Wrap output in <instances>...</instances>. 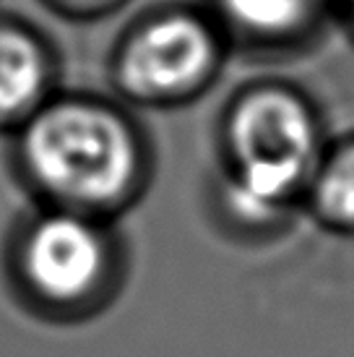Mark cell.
I'll use <instances>...</instances> for the list:
<instances>
[{
    "mask_svg": "<svg viewBox=\"0 0 354 357\" xmlns=\"http://www.w3.org/2000/svg\"><path fill=\"white\" fill-rule=\"evenodd\" d=\"M6 274L31 316L84 324L118 300L128 268L107 219L47 206L16 232Z\"/></svg>",
    "mask_w": 354,
    "mask_h": 357,
    "instance_id": "1",
    "label": "cell"
},
{
    "mask_svg": "<svg viewBox=\"0 0 354 357\" xmlns=\"http://www.w3.org/2000/svg\"><path fill=\"white\" fill-rule=\"evenodd\" d=\"M21 159L52 208L109 219L141 185V151L128 126L88 102L42 109L24 130Z\"/></svg>",
    "mask_w": 354,
    "mask_h": 357,
    "instance_id": "2",
    "label": "cell"
},
{
    "mask_svg": "<svg viewBox=\"0 0 354 357\" xmlns=\"http://www.w3.org/2000/svg\"><path fill=\"white\" fill-rule=\"evenodd\" d=\"M229 175L222 204L247 235H268L307 196L321 165L318 128L302 100L286 91H258L237 105L229 123Z\"/></svg>",
    "mask_w": 354,
    "mask_h": 357,
    "instance_id": "3",
    "label": "cell"
},
{
    "mask_svg": "<svg viewBox=\"0 0 354 357\" xmlns=\"http://www.w3.org/2000/svg\"><path fill=\"white\" fill-rule=\"evenodd\" d=\"M214 37L193 16L175 13L146 24L120 58V79L125 89L157 100L175 97L206 79L214 66Z\"/></svg>",
    "mask_w": 354,
    "mask_h": 357,
    "instance_id": "4",
    "label": "cell"
},
{
    "mask_svg": "<svg viewBox=\"0 0 354 357\" xmlns=\"http://www.w3.org/2000/svg\"><path fill=\"white\" fill-rule=\"evenodd\" d=\"M305 199L325 229L354 238V141L321 159Z\"/></svg>",
    "mask_w": 354,
    "mask_h": 357,
    "instance_id": "5",
    "label": "cell"
},
{
    "mask_svg": "<svg viewBox=\"0 0 354 357\" xmlns=\"http://www.w3.org/2000/svg\"><path fill=\"white\" fill-rule=\"evenodd\" d=\"M42 86L45 58L37 42L21 31L0 29V118L26 109Z\"/></svg>",
    "mask_w": 354,
    "mask_h": 357,
    "instance_id": "6",
    "label": "cell"
},
{
    "mask_svg": "<svg viewBox=\"0 0 354 357\" xmlns=\"http://www.w3.org/2000/svg\"><path fill=\"white\" fill-rule=\"evenodd\" d=\"M232 19L258 34H282L307 21L315 0H222Z\"/></svg>",
    "mask_w": 354,
    "mask_h": 357,
    "instance_id": "7",
    "label": "cell"
},
{
    "mask_svg": "<svg viewBox=\"0 0 354 357\" xmlns=\"http://www.w3.org/2000/svg\"><path fill=\"white\" fill-rule=\"evenodd\" d=\"M349 3H352V16H354V0H349Z\"/></svg>",
    "mask_w": 354,
    "mask_h": 357,
    "instance_id": "8",
    "label": "cell"
},
{
    "mask_svg": "<svg viewBox=\"0 0 354 357\" xmlns=\"http://www.w3.org/2000/svg\"><path fill=\"white\" fill-rule=\"evenodd\" d=\"M79 3H88V0H79Z\"/></svg>",
    "mask_w": 354,
    "mask_h": 357,
    "instance_id": "9",
    "label": "cell"
}]
</instances>
